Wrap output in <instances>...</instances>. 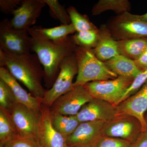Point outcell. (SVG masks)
<instances>
[{
    "label": "cell",
    "mask_w": 147,
    "mask_h": 147,
    "mask_svg": "<svg viewBox=\"0 0 147 147\" xmlns=\"http://www.w3.org/2000/svg\"><path fill=\"white\" fill-rule=\"evenodd\" d=\"M0 67L7 69L32 95L43 98L46 91L42 84L44 69L36 54L13 55L0 50Z\"/></svg>",
    "instance_id": "1"
},
{
    "label": "cell",
    "mask_w": 147,
    "mask_h": 147,
    "mask_svg": "<svg viewBox=\"0 0 147 147\" xmlns=\"http://www.w3.org/2000/svg\"><path fill=\"white\" fill-rule=\"evenodd\" d=\"M32 38L31 51L36 55L42 64L45 86L50 88L59 74L61 64L65 59L75 53L77 46L72 36L58 41Z\"/></svg>",
    "instance_id": "2"
},
{
    "label": "cell",
    "mask_w": 147,
    "mask_h": 147,
    "mask_svg": "<svg viewBox=\"0 0 147 147\" xmlns=\"http://www.w3.org/2000/svg\"><path fill=\"white\" fill-rule=\"evenodd\" d=\"M78 73L74 87L84 86L90 82L115 79L118 76L96 57L92 50L77 46L75 52Z\"/></svg>",
    "instance_id": "3"
},
{
    "label": "cell",
    "mask_w": 147,
    "mask_h": 147,
    "mask_svg": "<svg viewBox=\"0 0 147 147\" xmlns=\"http://www.w3.org/2000/svg\"><path fill=\"white\" fill-rule=\"evenodd\" d=\"M106 26L117 41L147 38V21L141 15L125 12L111 18Z\"/></svg>",
    "instance_id": "4"
},
{
    "label": "cell",
    "mask_w": 147,
    "mask_h": 147,
    "mask_svg": "<svg viewBox=\"0 0 147 147\" xmlns=\"http://www.w3.org/2000/svg\"><path fill=\"white\" fill-rule=\"evenodd\" d=\"M78 73V65L75 53L66 58L61 64L55 82L50 89L46 90L42 104L50 108L59 97L74 88V79Z\"/></svg>",
    "instance_id": "5"
},
{
    "label": "cell",
    "mask_w": 147,
    "mask_h": 147,
    "mask_svg": "<svg viewBox=\"0 0 147 147\" xmlns=\"http://www.w3.org/2000/svg\"><path fill=\"white\" fill-rule=\"evenodd\" d=\"M134 79L118 76L115 79L90 82L84 86L93 98L105 100L116 106Z\"/></svg>",
    "instance_id": "6"
},
{
    "label": "cell",
    "mask_w": 147,
    "mask_h": 147,
    "mask_svg": "<svg viewBox=\"0 0 147 147\" xmlns=\"http://www.w3.org/2000/svg\"><path fill=\"white\" fill-rule=\"evenodd\" d=\"M32 38L27 30L12 26L10 20L0 22V50L13 55H26L32 52Z\"/></svg>",
    "instance_id": "7"
},
{
    "label": "cell",
    "mask_w": 147,
    "mask_h": 147,
    "mask_svg": "<svg viewBox=\"0 0 147 147\" xmlns=\"http://www.w3.org/2000/svg\"><path fill=\"white\" fill-rule=\"evenodd\" d=\"M143 131L141 122L128 115H117L115 118L105 122L102 129V136L119 138L133 144Z\"/></svg>",
    "instance_id": "8"
},
{
    "label": "cell",
    "mask_w": 147,
    "mask_h": 147,
    "mask_svg": "<svg viewBox=\"0 0 147 147\" xmlns=\"http://www.w3.org/2000/svg\"><path fill=\"white\" fill-rule=\"evenodd\" d=\"M36 142L38 147H69L66 137L53 126L50 108L42 104L38 115Z\"/></svg>",
    "instance_id": "9"
},
{
    "label": "cell",
    "mask_w": 147,
    "mask_h": 147,
    "mask_svg": "<svg viewBox=\"0 0 147 147\" xmlns=\"http://www.w3.org/2000/svg\"><path fill=\"white\" fill-rule=\"evenodd\" d=\"M93 98L84 86H76L59 97L50 109L64 115L76 116L83 106Z\"/></svg>",
    "instance_id": "10"
},
{
    "label": "cell",
    "mask_w": 147,
    "mask_h": 147,
    "mask_svg": "<svg viewBox=\"0 0 147 147\" xmlns=\"http://www.w3.org/2000/svg\"><path fill=\"white\" fill-rule=\"evenodd\" d=\"M7 112L18 135L36 141L39 114L18 102Z\"/></svg>",
    "instance_id": "11"
},
{
    "label": "cell",
    "mask_w": 147,
    "mask_h": 147,
    "mask_svg": "<svg viewBox=\"0 0 147 147\" xmlns=\"http://www.w3.org/2000/svg\"><path fill=\"white\" fill-rule=\"evenodd\" d=\"M105 121H92L81 123L67 139L69 147H96L102 136Z\"/></svg>",
    "instance_id": "12"
},
{
    "label": "cell",
    "mask_w": 147,
    "mask_h": 147,
    "mask_svg": "<svg viewBox=\"0 0 147 147\" xmlns=\"http://www.w3.org/2000/svg\"><path fill=\"white\" fill-rule=\"evenodd\" d=\"M46 5L44 0H21L10 20L11 24L15 28L28 31L36 24Z\"/></svg>",
    "instance_id": "13"
},
{
    "label": "cell",
    "mask_w": 147,
    "mask_h": 147,
    "mask_svg": "<svg viewBox=\"0 0 147 147\" xmlns=\"http://www.w3.org/2000/svg\"><path fill=\"white\" fill-rule=\"evenodd\" d=\"M117 114L116 106L105 100L93 98L83 106L76 116L80 123L106 122L115 118Z\"/></svg>",
    "instance_id": "14"
},
{
    "label": "cell",
    "mask_w": 147,
    "mask_h": 147,
    "mask_svg": "<svg viewBox=\"0 0 147 147\" xmlns=\"http://www.w3.org/2000/svg\"><path fill=\"white\" fill-rule=\"evenodd\" d=\"M117 115H128L135 117L141 122L143 131L147 130L144 119L147 110V81L134 94L116 106Z\"/></svg>",
    "instance_id": "15"
},
{
    "label": "cell",
    "mask_w": 147,
    "mask_h": 147,
    "mask_svg": "<svg viewBox=\"0 0 147 147\" xmlns=\"http://www.w3.org/2000/svg\"><path fill=\"white\" fill-rule=\"evenodd\" d=\"M0 79L10 88L18 103L23 104L39 114L42 105V98L34 97L21 87L7 69L0 67Z\"/></svg>",
    "instance_id": "16"
},
{
    "label": "cell",
    "mask_w": 147,
    "mask_h": 147,
    "mask_svg": "<svg viewBox=\"0 0 147 147\" xmlns=\"http://www.w3.org/2000/svg\"><path fill=\"white\" fill-rule=\"evenodd\" d=\"M92 50L96 57L103 62L119 55L117 41L114 39L106 25H102L99 28L97 44Z\"/></svg>",
    "instance_id": "17"
},
{
    "label": "cell",
    "mask_w": 147,
    "mask_h": 147,
    "mask_svg": "<svg viewBox=\"0 0 147 147\" xmlns=\"http://www.w3.org/2000/svg\"><path fill=\"white\" fill-rule=\"evenodd\" d=\"M28 31L31 36L53 41L62 40L76 32L71 24L50 28L33 26Z\"/></svg>",
    "instance_id": "18"
},
{
    "label": "cell",
    "mask_w": 147,
    "mask_h": 147,
    "mask_svg": "<svg viewBox=\"0 0 147 147\" xmlns=\"http://www.w3.org/2000/svg\"><path fill=\"white\" fill-rule=\"evenodd\" d=\"M104 62L107 67L118 76L134 79L142 71L137 67L134 61L121 55Z\"/></svg>",
    "instance_id": "19"
},
{
    "label": "cell",
    "mask_w": 147,
    "mask_h": 147,
    "mask_svg": "<svg viewBox=\"0 0 147 147\" xmlns=\"http://www.w3.org/2000/svg\"><path fill=\"white\" fill-rule=\"evenodd\" d=\"M117 42L119 55L134 61L147 48V38L119 40Z\"/></svg>",
    "instance_id": "20"
},
{
    "label": "cell",
    "mask_w": 147,
    "mask_h": 147,
    "mask_svg": "<svg viewBox=\"0 0 147 147\" xmlns=\"http://www.w3.org/2000/svg\"><path fill=\"white\" fill-rule=\"evenodd\" d=\"M50 117L54 128L67 139L81 123L76 116L64 115L51 110Z\"/></svg>",
    "instance_id": "21"
},
{
    "label": "cell",
    "mask_w": 147,
    "mask_h": 147,
    "mask_svg": "<svg viewBox=\"0 0 147 147\" xmlns=\"http://www.w3.org/2000/svg\"><path fill=\"white\" fill-rule=\"evenodd\" d=\"M131 7V3L128 0H99L92 8V14L98 16L110 10L120 15L129 12Z\"/></svg>",
    "instance_id": "22"
},
{
    "label": "cell",
    "mask_w": 147,
    "mask_h": 147,
    "mask_svg": "<svg viewBox=\"0 0 147 147\" xmlns=\"http://www.w3.org/2000/svg\"><path fill=\"white\" fill-rule=\"evenodd\" d=\"M99 36V29L76 32L72 35L74 43L78 47L88 50L94 49Z\"/></svg>",
    "instance_id": "23"
},
{
    "label": "cell",
    "mask_w": 147,
    "mask_h": 147,
    "mask_svg": "<svg viewBox=\"0 0 147 147\" xmlns=\"http://www.w3.org/2000/svg\"><path fill=\"white\" fill-rule=\"evenodd\" d=\"M17 135L9 113L0 108V144H4Z\"/></svg>",
    "instance_id": "24"
},
{
    "label": "cell",
    "mask_w": 147,
    "mask_h": 147,
    "mask_svg": "<svg viewBox=\"0 0 147 147\" xmlns=\"http://www.w3.org/2000/svg\"><path fill=\"white\" fill-rule=\"evenodd\" d=\"M67 10L70 17L71 24L76 32L98 29L91 22L86 15L79 13L74 7L70 6L67 9Z\"/></svg>",
    "instance_id": "25"
},
{
    "label": "cell",
    "mask_w": 147,
    "mask_h": 147,
    "mask_svg": "<svg viewBox=\"0 0 147 147\" xmlns=\"http://www.w3.org/2000/svg\"><path fill=\"white\" fill-rule=\"evenodd\" d=\"M44 1L50 8L51 15L54 18L59 20L61 24L68 25L71 24L67 9L60 3L58 0H44Z\"/></svg>",
    "instance_id": "26"
},
{
    "label": "cell",
    "mask_w": 147,
    "mask_h": 147,
    "mask_svg": "<svg viewBox=\"0 0 147 147\" xmlns=\"http://www.w3.org/2000/svg\"><path fill=\"white\" fill-rule=\"evenodd\" d=\"M17 102L10 88L5 82L0 79V108L9 111Z\"/></svg>",
    "instance_id": "27"
},
{
    "label": "cell",
    "mask_w": 147,
    "mask_h": 147,
    "mask_svg": "<svg viewBox=\"0 0 147 147\" xmlns=\"http://www.w3.org/2000/svg\"><path fill=\"white\" fill-rule=\"evenodd\" d=\"M147 81V68L142 70L138 76L134 78L132 84L122 98L120 103L138 91Z\"/></svg>",
    "instance_id": "28"
},
{
    "label": "cell",
    "mask_w": 147,
    "mask_h": 147,
    "mask_svg": "<svg viewBox=\"0 0 147 147\" xmlns=\"http://www.w3.org/2000/svg\"><path fill=\"white\" fill-rule=\"evenodd\" d=\"M0 147H38L35 140L16 135Z\"/></svg>",
    "instance_id": "29"
},
{
    "label": "cell",
    "mask_w": 147,
    "mask_h": 147,
    "mask_svg": "<svg viewBox=\"0 0 147 147\" xmlns=\"http://www.w3.org/2000/svg\"><path fill=\"white\" fill-rule=\"evenodd\" d=\"M130 142L119 138L103 136L96 147H131Z\"/></svg>",
    "instance_id": "30"
},
{
    "label": "cell",
    "mask_w": 147,
    "mask_h": 147,
    "mask_svg": "<svg viewBox=\"0 0 147 147\" xmlns=\"http://www.w3.org/2000/svg\"><path fill=\"white\" fill-rule=\"evenodd\" d=\"M21 2V0H1L0 10L5 14L13 15Z\"/></svg>",
    "instance_id": "31"
},
{
    "label": "cell",
    "mask_w": 147,
    "mask_h": 147,
    "mask_svg": "<svg viewBox=\"0 0 147 147\" xmlns=\"http://www.w3.org/2000/svg\"><path fill=\"white\" fill-rule=\"evenodd\" d=\"M131 147H147V130L142 131Z\"/></svg>",
    "instance_id": "32"
},
{
    "label": "cell",
    "mask_w": 147,
    "mask_h": 147,
    "mask_svg": "<svg viewBox=\"0 0 147 147\" xmlns=\"http://www.w3.org/2000/svg\"><path fill=\"white\" fill-rule=\"evenodd\" d=\"M134 61L137 67L141 70L147 68V48L140 57Z\"/></svg>",
    "instance_id": "33"
},
{
    "label": "cell",
    "mask_w": 147,
    "mask_h": 147,
    "mask_svg": "<svg viewBox=\"0 0 147 147\" xmlns=\"http://www.w3.org/2000/svg\"><path fill=\"white\" fill-rule=\"evenodd\" d=\"M141 16H142V18H144L145 20L147 21V12L146 13H144V14L141 15Z\"/></svg>",
    "instance_id": "34"
},
{
    "label": "cell",
    "mask_w": 147,
    "mask_h": 147,
    "mask_svg": "<svg viewBox=\"0 0 147 147\" xmlns=\"http://www.w3.org/2000/svg\"><path fill=\"white\" fill-rule=\"evenodd\" d=\"M144 119L145 122H146V124L147 127V110L146 112L145 113L144 115Z\"/></svg>",
    "instance_id": "35"
}]
</instances>
